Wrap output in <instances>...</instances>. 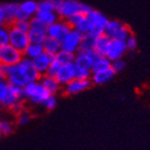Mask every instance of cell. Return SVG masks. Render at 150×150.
Listing matches in <instances>:
<instances>
[{
	"label": "cell",
	"mask_w": 150,
	"mask_h": 150,
	"mask_svg": "<svg viewBox=\"0 0 150 150\" xmlns=\"http://www.w3.org/2000/svg\"><path fill=\"white\" fill-rule=\"evenodd\" d=\"M10 44L23 53V50L30 44L28 33L18 30L14 26H10Z\"/></svg>",
	"instance_id": "9"
},
{
	"label": "cell",
	"mask_w": 150,
	"mask_h": 150,
	"mask_svg": "<svg viewBox=\"0 0 150 150\" xmlns=\"http://www.w3.org/2000/svg\"><path fill=\"white\" fill-rule=\"evenodd\" d=\"M71 28H71L65 20L59 19L57 22L48 25L47 30H46V35H47L48 37L56 38V39H58V40L61 42V41L67 36V34L70 32Z\"/></svg>",
	"instance_id": "7"
},
{
	"label": "cell",
	"mask_w": 150,
	"mask_h": 150,
	"mask_svg": "<svg viewBox=\"0 0 150 150\" xmlns=\"http://www.w3.org/2000/svg\"><path fill=\"white\" fill-rule=\"evenodd\" d=\"M110 67H111V61L106 56H98L96 58V60L93 61L91 71L93 73H98V71L108 69Z\"/></svg>",
	"instance_id": "24"
},
{
	"label": "cell",
	"mask_w": 150,
	"mask_h": 150,
	"mask_svg": "<svg viewBox=\"0 0 150 150\" xmlns=\"http://www.w3.org/2000/svg\"><path fill=\"white\" fill-rule=\"evenodd\" d=\"M38 10L40 11H56L53 0H42L38 2Z\"/></svg>",
	"instance_id": "36"
},
{
	"label": "cell",
	"mask_w": 150,
	"mask_h": 150,
	"mask_svg": "<svg viewBox=\"0 0 150 150\" xmlns=\"http://www.w3.org/2000/svg\"><path fill=\"white\" fill-rule=\"evenodd\" d=\"M1 135H2V134H1V132H0V138H1Z\"/></svg>",
	"instance_id": "47"
},
{
	"label": "cell",
	"mask_w": 150,
	"mask_h": 150,
	"mask_svg": "<svg viewBox=\"0 0 150 150\" xmlns=\"http://www.w3.org/2000/svg\"><path fill=\"white\" fill-rule=\"evenodd\" d=\"M18 64H19V66L21 67V69L23 70V73H24L25 77H26L28 82H34V81L40 80L41 74L36 69L32 59L23 57Z\"/></svg>",
	"instance_id": "14"
},
{
	"label": "cell",
	"mask_w": 150,
	"mask_h": 150,
	"mask_svg": "<svg viewBox=\"0 0 150 150\" xmlns=\"http://www.w3.org/2000/svg\"><path fill=\"white\" fill-rule=\"evenodd\" d=\"M19 8L21 12H23L26 16L30 18L34 17L36 13L38 12V2L34 0H28V1H23L22 3H19Z\"/></svg>",
	"instance_id": "25"
},
{
	"label": "cell",
	"mask_w": 150,
	"mask_h": 150,
	"mask_svg": "<svg viewBox=\"0 0 150 150\" xmlns=\"http://www.w3.org/2000/svg\"><path fill=\"white\" fill-rule=\"evenodd\" d=\"M125 67H126V62L123 59H119V60H115L111 62V68L113 69L115 75L122 73L123 70L125 69Z\"/></svg>",
	"instance_id": "35"
},
{
	"label": "cell",
	"mask_w": 150,
	"mask_h": 150,
	"mask_svg": "<svg viewBox=\"0 0 150 150\" xmlns=\"http://www.w3.org/2000/svg\"><path fill=\"white\" fill-rule=\"evenodd\" d=\"M126 42V46H127V50H130V52H132V50H135L137 47H138V40H137V38L133 34L129 36L125 40Z\"/></svg>",
	"instance_id": "41"
},
{
	"label": "cell",
	"mask_w": 150,
	"mask_h": 150,
	"mask_svg": "<svg viewBox=\"0 0 150 150\" xmlns=\"http://www.w3.org/2000/svg\"><path fill=\"white\" fill-rule=\"evenodd\" d=\"M98 54L95 52V50H90L87 52H78L75 55V64L76 71H77V77L79 79H90L93 71V61L98 57Z\"/></svg>",
	"instance_id": "1"
},
{
	"label": "cell",
	"mask_w": 150,
	"mask_h": 150,
	"mask_svg": "<svg viewBox=\"0 0 150 150\" xmlns=\"http://www.w3.org/2000/svg\"><path fill=\"white\" fill-rule=\"evenodd\" d=\"M35 16L38 18V19H40L43 23H45L47 26L50 24H53V23L57 22V21L60 19V17H59V15L57 14L56 11H40V10H38V12L36 13Z\"/></svg>",
	"instance_id": "21"
},
{
	"label": "cell",
	"mask_w": 150,
	"mask_h": 150,
	"mask_svg": "<svg viewBox=\"0 0 150 150\" xmlns=\"http://www.w3.org/2000/svg\"><path fill=\"white\" fill-rule=\"evenodd\" d=\"M8 68H10L8 65L0 64V73H2L4 76H6V74H8Z\"/></svg>",
	"instance_id": "43"
},
{
	"label": "cell",
	"mask_w": 150,
	"mask_h": 150,
	"mask_svg": "<svg viewBox=\"0 0 150 150\" xmlns=\"http://www.w3.org/2000/svg\"><path fill=\"white\" fill-rule=\"evenodd\" d=\"M10 26H14V28H18V30H21L23 32H28L30 30V20H15Z\"/></svg>",
	"instance_id": "33"
},
{
	"label": "cell",
	"mask_w": 150,
	"mask_h": 150,
	"mask_svg": "<svg viewBox=\"0 0 150 150\" xmlns=\"http://www.w3.org/2000/svg\"><path fill=\"white\" fill-rule=\"evenodd\" d=\"M30 26L33 28H39V30H47V25L43 23L40 19H38L36 16H34V17H32L30 19Z\"/></svg>",
	"instance_id": "37"
},
{
	"label": "cell",
	"mask_w": 150,
	"mask_h": 150,
	"mask_svg": "<svg viewBox=\"0 0 150 150\" xmlns=\"http://www.w3.org/2000/svg\"><path fill=\"white\" fill-rule=\"evenodd\" d=\"M14 128H15V126L10 121H0V132L2 135H10L14 131Z\"/></svg>",
	"instance_id": "31"
},
{
	"label": "cell",
	"mask_w": 150,
	"mask_h": 150,
	"mask_svg": "<svg viewBox=\"0 0 150 150\" xmlns=\"http://www.w3.org/2000/svg\"><path fill=\"white\" fill-rule=\"evenodd\" d=\"M44 52L42 43H30L26 46L24 50H23V57L28 58V59H34L40 54Z\"/></svg>",
	"instance_id": "23"
},
{
	"label": "cell",
	"mask_w": 150,
	"mask_h": 150,
	"mask_svg": "<svg viewBox=\"0 0 150 150\" xmlns=\"http://www.w3.org/2000/svg\"><path fill=\"white\" fill-rule=\"evenodd\" d=\"M61 65H62V64H61L59 61L56 60V59H54L53 62L50 63V67H48L47 71H46V74H45V75L56 78V76H57V74L59 73V70H60V68H61Z\"/></svg>",
	"instance_id": "32"
},
{
	"label": "cell",
	"mask_w": 150,
	"mask_h": 150,
	"mask_svg": "<svg viewBox=\"0 0 150 150\" xmlns=\"http://www.w3.org/2000/svg\"><path fill=\"white\" fill-rule=\"evenodd\" d=\"M28 36L30 43H43L47 35H46V30H44L30 28L28 32Z\"/></svg>",
	"instance_id": "26"
},
{
	"label": "cell",
	"mask_w": 150,
	"mask_h": 150,
	"mask_svg": "<svg viewBox=\"0 0 150 150\" xmlns=\"http://www.w3.org/2000/svg\"><path fill=\"white\" fill-rule=\"evenodd\" d=\"M2 108H3V105H2V103L0 102V113H1V111H2Z\"/></svg>",
	"instance_id": "46"
},
{
	"label": "cell",
	"mask_w": 150,
	"mask_h": 150,
	"mask_svg": "<svg viewBox=\"0 0 150 150\" xmlns=\"http://www.w3.org/2000/svg\"><path fill=\"white\" fill-rule=\"evenodd\" d=\"M87 17L89 18V20L93 22L95 28H102V30H105V28L107 26L108 22H109V19H108L104 14H102V13L99 12V11L93 10V8L87 14Z\"/></svg>",
	"instance_id": "19"
},
{
	"label": "cell",
	"mask_w": 150,
	"mask_h": 150,
	"mask_svg": "<svg viewBox=\"0 0 150 150\" xmlns=\"http://www.w3.org/2000/svg\"><path fill=\"white\" fill-rule=\"evenodd\" d=\"M109 42H110V38L107 35H105V33H104L103 35L96 38L93 50H95V52L99 56H106Z\"/></svg>",
	"instance_id": "20"
},
{
	"label": "cell",
	"mask_w": 150,
	"mask_h": 150,
	"mask_svg": "<svg viewBox=\"0 0 150 150\" xmlns=\"http://www.w3.org/2000/svg\"><path fill=\"white\" fill-rule=\"evenodd\" d=\"M104 33L110 39H118L123 41H125L132 34L128 25L118 20H109Z\"/></svg>",
	"instance_id": "3"
},
{
	"label": "cell",
	"mask_w": 150,
	"mask_h": 150,
	"mask_svg": "<svg viewBox=\"0 0 150 150\" xmlns=\"http://www.w3.org/2000/svg\"><path fill=\"white\" fill-rule=\"evenodd\" d=\"M30 120V115H28V112L26 110H24L23 112H21L20 115H17V124L19 126H24L26 125Z\"/></svg>",
	"instance_id": "42"
},
{
	"label": "cell",
	"mask_w": 150,
	"mask_h": 150,
	"mask_svg": "<svg viewBox=\"0 0 150 150\" xmlns=\"http://www.w3.org/2000/svg\"><path fill=\"white\" fill-rule=\"evenodd\" d=\"M3 80H5V76L3 75L2 73H0V82H1V81H3Z\"/></svg>",
	"instance_id": "45"
},
{
	"label": "cell",
	"mask_w": 150,
	"mask_h": 150,
	"mask_svg": "<svg viewBox=\"0 0 150 150\" xmlns=\"http://www.w3.org/2000/svg\"><path fill=\"white\" fill-rule=\"evenodd\" d=\"M24 100H25V97H24V91H23V87H19V86L11 85L10 84L8 93L6 96V98L4 99V101L2 102V105L4 108H8V109L15 103Z\"/></svg>",
	"instance_id": "12"
},
{
	"label": "cell",
	"mask_w": 150,
	"mask_h": 150,
	"mask_svg": "<svg viewBox=\"0 0 150 150\" xmlns=\"http://www.w3.org/2000/svg\"><path fill=\"white\" fill-rule=\"evenodd\" d=\"M23 53L15 48L10 43L0 46V64H5L8 66L15 65L21 61Z\"/></svg>",
	"instance_id": "4"
},
{
	"label": "cell",
	"mask_w": 150,
	"mask_h": 150,
	"mask_svg": "<svg viewBox=\"0 0 150 150\" xmlns=\"http://www.w3.org/2000/svg\"><path fill=\"white\" fill-rule=\"evenodd\" d=\"M84 16H86V15H84V14H82V13H80V12H78V13H76V14H74V15L69 16L68 18H66L65 21H66V22H67L68 24L74 28L76 25L78 24V22H79V21H80Z\"/></svg>",
	"instance_id": "34"
},
{
	"label": "cell",
	"mask_w": 150,
	"mask_h": 150,
	"mask_svg": "<svg viewBox=\"0 0 150 150\" xmlns=\"http://www.w3.org/2000/svg\"><path fill=\"white\" fill-rule=\"evenodd\" d=\"M5 80L11 85L19 86V87H24L28 83V79L25 77L23 70L19 66V64H15L10 66L8 71L5 76Z\"/></svg>",
	"instance_id": "8"
},
{
	"label": "cell",
	"mask_w": 150,
	"mask_h": 150,
	"mask_svg": "<svg viewBox=\"0 0 150 150\" xmlns=\"http://www.w3.org/2000/svg\"><path fill=\"white\" fill-rule=\"evenodd\" d=\"M77 77V71L74 63H67V64H62L59 73L56 76V79L61 85L64 86L71 80H74Z\"/></svg>",
	"instance_id": "13"
},
{
	"label": "cell",
	"mask_w": 150,
	"mask_h": 150,
	"mask_svg": "<svg viewBox=\"0 0 150 150\" xmlns=\"http://www.w3.org/2000/svg\"><path fill=\"white\" fill-rule=\"evenodd\" d=\"M43 106L47 110H53L57 106V97L54 95H50L43 103Z\"/></svg>",
	"instance_id": "40"
},
{
	"label": "cell",
	"mask_w": 150,
	"mask_h": 150,
	"mask_svg": "<svg viewBox=\"0 0 150 150\" xmlns=\"http://www.w3.org/2000/svg\"><path fill=\"white\" fill-rule=\"evenodd\" d=\"M44 52L50 54V55L55 56L57 53H59V50H61V42L58 39L53 37H48L46 36L45 40L42 43Z\"/></svg>",
	"instance_id": "22"
},
{
	"label": "cell",
	"mask_w": 150,
	"mask_h": 150,
	"mask_svg": "<svg viewBox=\"0 0 150 150\" xmlns=\"http://www.w3.org/2000/svg\"><path fill=\"white\" fill-rule=\"evenodd\" d=\"M0 6H1V8L3 11V14H4L5 24L10 26L16 20L17 13L19 11V3H16V2L2 3V4H0Z\"/></svg>",
	"instance_id": "17"
},
{
	"label": "cell",
	"mask_w": 150,
	"mask_h": 150,
	"mask_svg": "<svg viewBox=\"0 0 150 150\" xmlns=\"http://www.w3.org/2000/svg\"><path fill=\"white\" fill-rule=\"evenodd\" d=\"M115 76V73L111 67L108 69L102 70V71H98V73H93L90 80L95 85H103L109 82L110 80H112L113 77Z\"/></svg>",
	"instance_id": "18"
},
{
	"label": "cell",
	"mask_w": 150,
	"mask_h": 150,
	"mask_svg": "<svg viewBox=\"0 0 150 150\" xmlns=\"http://www.w3.org/2000/svg\"><path fill=\"white\" fill-rule=\"evenodd\" d=\"M23 91H24L25 100H28L34 105H43L44 101L50 96L40 81L28 82L23 87Z\"/></svg>",
	"instance_id": "2"
},
{
	"label": "cell",
	"mask_w": 150,
	"mask_h": 150,
	"mask_svg": "<svg viewBox=\"0 0 150 150\" xmlns=\"http://www.w3.org/2000/svg\"><path fill=\"white\" fill-rule=\"evenodd\" d=\"M93 82L90 79H79V78H75L74 80L68 82L67 84H65L62 86V93L65 96H75L78 93H82L84 90L88 89L91 86Z\"/></svg>",
	"instance_id": "6"
},
{
	"label": "cell",
	"mask_w": 150,
	"mask_h": 150,
	"mask_svg": "<svg viewBox=\"0 0 150 150\" xmlns=\"http://www.w3.org/2000/svg\"><path fill=\"white\" fill-rule=\"evenodd\" d=\"M8 88H10V84L6 82V80H3L0 82V102L1 103L4 101V99L8 96Z\"/></svg>",
	"instance_id": "39"
},
{
	"label": "cell",
	"mask_w": 150,
	"mask_h": 150,
	"mask_svg": "<svg viewBox=\"0 0 150 150\" xmlns=\"http://www.w3.org/2000/svg\"><path fill=\"white\" fill-rule=\"evenodd\" d=\"M80 3L77 0H62L60 6L57 8V14L60 19L65 20L69 16L74 15L76 13L80 12Z\"/></svg>",
	"instance_id": "11"
},
{
	"label": "cell",
	"mask_w": 150,
	"mask_h": 150,
	"mask_svg": "<svg viewBox=\"0 0 150 150\" xmlns=\"http://www.w3.org/2000/svg\"><path fill=\"white\" fill-rule=\"evenodd\" d=\"M10 43V26L1 25L0 26V46Z\"/></svg>",
	"instance_id": "30"
},
{
	"label": "cell",
	"mask_w": 150,
	"mask_h": 150,
	"mask_svg": "<svg viewBox=\"0 0 150 150\" xmlns=\"http://www.w3.org/2000/svg\"><path fill=\"white\" fill-rule=\"evenodd\" d=\"M96 37L91 34H86L82 36V41H81L80 50L79 52H87V50H93V45H95Z\"/></svg>",
	"instance_id": "28"
},
{
	"label": "cell",
	"mask_w": 150,
	"mask_h": 150,
	"mask_svg": "<svg viewBox=\"0 0 150 150\" xmlns=\"http://www.w3.org/2000/svg\"><path fill=\"white\" fill-rule=\"evenodd\" d=\"M1 25H6L5 24V18H4V14H3V11L0 6V26Z\"/></svg>",
	"instance_id": "44"
},
{
	"label": "cell",
	"mask_w": 150,
	"mask_h": 150,
	"mask_svg": "<svg viewBox=\"0 0 150 150\" xmlns=\"http://www.w3.org/2000/svg\"><path fill=\"white\" fill-rule=\"evenodd\" d=\"M55 59L58 60L61 64H67V63H74L75 60V54L68 53L65 50H59V53L55 55Z\"/></svg>",
	"instance_id": "29"
},
{
	"label": "cell",
	"mask_w": 150,
	"mask_h": 150,
	"mask_svg": "<svg viewBox=\"0 0 150 150\" xmlns=\"http://www.w3.org/2000/svg\"><path fill=\"white\" fill-rule=\"evenodd\" d=\"M82 36V34L78 32L76 28H71L67 36L61 41V50L76 55L80 50Z\"/></svg>",
	"instance_id": "5"
},
{
	"label": "cell",
	"mask_w": 150,
	"mask_h": 150,
	"mask_svg": "<svg viewBox=\"0 0 150 150\" xmlns=\"http://www.w3.org/2000/svg\"><path fill=\"white\" fill-rule=\"evenodd\" d=\"M41 84L43 85V87L47 90V93L50 95L56 96L57 93H61L62 91V85L58 82V80L55 77H50L47 75H42L40 77Z\"/></svg>",
	"instance_id": "16"
},
{
	"label": "cell",
	"mask_w": 150,
	"mask_h": 150,
	"mask_svg": "<svg viewBox=\"0 0 150 150\" xmlns=\"http://www.w3.org/2000/svg\"><path fill=\"white\" fill-rule=\"evenodd\" d=\"M54 59H55V56L50 55V54L46 53V52H43L42 54H40L39 56L34 58L32 61L34 63V66L36 67V69L42 76L46 74L50 63L53 62Z\"/></svg>",
	"instance_id": "15"
},
{
	"label": "cell",
	"mask_w": 150,
	"mask_h": 150,
	"mask_svg": "<svg viewBox=\"0 0 150 150\" xmlns=\"http://www.w3.org/2000/svg\"><path fill=\"white\" fill-rule=\"evenodd\" d=\"M10 111L12 113H14V115L17 117L18 115H20L21 112H23L24 110H26L25 109V105H24V101H20V102H17V103H15L13 106H11L10 108Z\"/></svg>",
	"instance_id": "38"
},
{
	"label": "cell",
	"mask_w": 150,
	"mask_h": 150,
	"mask_svg": "<svg viewBox=\"0 0 150 150\" xmlns=\"http://www.w3.org/2000/svg\"><path fill=\"white\" fill-rule=\"evenodd\" d=\"M127 52L128 50L125 41L118 40V39H110L106 57L112 62V61L119 60V59H123L124 55Z\"/></svg>",
	"instance_id": "10"
},
{
	"label": "cell",
	"mask_w": 150,
	"mask_h": 150,
	"mask_svg": "<svg viewBox=\"0 0 150 150\" xmlns=\"http://www.w3.org/2000/svg\"><path fill=\"white\" fill-rule=\"evenodd\" d=\"M93 28H95V26H93V22L89 20V18H88L87 16H84L74 28H76V30L79 33H81L82 35H86V34H90V33L93 32Z\"/></svg>",
	"instance_id": "27"
}]
</instances>
